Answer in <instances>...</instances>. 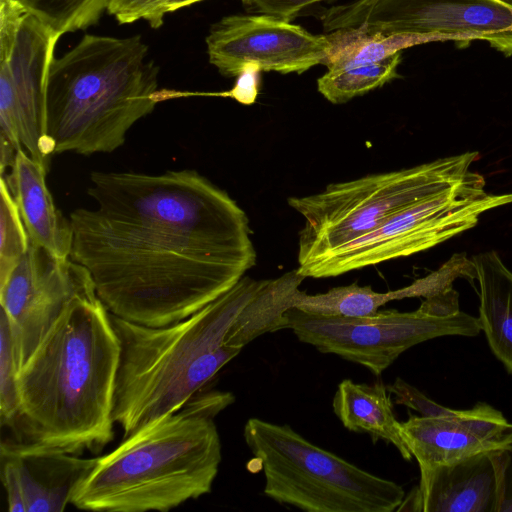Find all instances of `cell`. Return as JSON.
<instances>
[{"label":"cell","instance_id":"obj_1","mask_svg":"<svg viewBox=\"0 0 512 512\" xmlns=\"http://www.w3.org/2000/svg\"><path fill=\"white\" fill-rule=\"evenodd\" d=\"M94 206L70 213V258L110 314L164 327L230 290L255 265L246 213L195 170L90 175Z\"/></svg>","mask_w":512,"mask_h":512},{"label":"cell","instance_id":"obj_2","mask_svg":"<svg viewBox=\"0 0 512 512\" xmlns=\"http://www.w3.org/2000/svg\"><path fill=\"white\" fill-rule=\"evenodd\" d=\"M120 343L94 285L76 294L18 373L15 440L79 455L113 440Z\"/></svg>","mask_w":512,"mask_h":512},{"label":"cell","instance_id":"obj_3","mask_svg":"<svg viewBox=\"0 0 512 512\" xmlns=\"http://www.w3.org/2000/svg\"><path fill=\"white\" fill-rule=\"evenodd\" d=\"M230 392H198L178 411L122 439L73 488L70 504L109 512L169 511L212 490L221 463L216 416Z\"/></svg>","mask_w":512,"mask_h":512},{"label":"cell","instance_id":"obj_4","mask_svg":"<svg viewBox=\"0 0 512 512\" xmlns=\"http://www.w3.org/2000/svg\"><path fill=\"white\" fill-rule=\"evenodd\" d=\"M265 282L243 276L193 315L164 327L110 314L120 343L112 415L122 439L178 411L241 352L226 342L227 334Z\"/></svg>","mask_w":512,"mask_h":512},{"label":"cell","instance_id":"obj_5","mask_svg":"<svg viewBox=\"0 0 512 512\" xmlns=\"http://www.w3.org/2000/svg\"><path fill=\"white\" fill-rule=\"evenodd\" d=\"M141 36L85 34L53 58L45 92V132L54 154L84 156L121 147L158 103L159 68Z\"/></svg>","mask_w":512,"mask_h":512},{"label":"cell","instance_id":"obj_6","mask_svg":"<svg viewBox=\"0 0 512 512\" xmlns=\"http://www.w3.org/2000/svg\"><path fill=\"white\" fill-rule=\"evenodd\" d=\"M478 158L477 151H468L290 197L289 206L305 220L299 232L298 268L374 230L401 209L468 179Z\"/></svg>","mask_w":512,"mask_h":512},{"label":"cell","instance_id":"obj_7","mask_svg":"<svg viewBox=\"0 0 512 512\" xmlns=\"http://www.w3.org/2000/svg\"><path fill=\"white\" fill-rule=\"evenodd\" d=\"M249 450L260 462L264 493L308 512H392L405 492L309 442L289 425L250 418L243 430Z\"/></svg>","mask_w":512,"mask_h":512},{"label":"cell","instance_id":"obj_8","mask_svg":"<svg viewBox=\"0 0 512 512\" xmlns=\"http://www.w3.org/2000/svg\"><path fill=\"white\" fill-rule=\"evenodd\" d=\"M511 203L512 193L486 192L483 175L475 171L454 187L401 209L374 230L296 269L304 277L326 278L406 257L473 228L485 212Z\"/></svg>","mask_w":512,"mask_h":512},{"label":"cell","instance_id":"obj_9","mask_svg":"<svg viewBox=\"0 0 512 512\" xmlns=\"http://www.w3.org/2000/svg\"><path fill=\"white\" fill-rule=\"evenodd\" d=\"M325 32L418 34L467 46L485 41L512 56V0H352L319 15Z\"/></svg>","mask_w":512,"mask_h":512},{"label":"cell","instance_id":"obj_10","mask_svg":"<svg viewBox=\"0 0 512 512\" xmlns=\"http://www.w3.org/2000/svg\"><path fill=\"white\" fill-rule=\"evenodd\" d=\"M284 329H291L303 343L322 353L358 363L379 376L409 348L442 336H477L479 319L468 313L439 317L419 308L411 312L377 311L367 316H326L291 308L284 316Z\"/></svg>","mask_w":512,"mask_h":512},{"label":"cell","instance_id":"obj_11","mask_svg":"<svg viewBox=\"0 0 512 512\" xmlns=\"http://www.w3.org/2000/svg\"><path fill=\"white\" fill-rule=\"evenodd\" d=\"M61 34L12 0H0V88L16 104L23 149L48 168L54 154L45 132V92Z\"/></svg>","mask_w":512,"mask_h":512},{"label":"cell","instance_id":"obj_12","mask_svg":"<svg viewBox=\"0 0 512 512\" xmlns=\"http://www.w3.org/2000/svg\"><path fill=\"white\" fill-rule=\"evenodd\" d=\"M209 62L220 74L236 77L245 67L262 72L301 74L325 64L331 42L300 25L264 14H236L214 23L206 37Z\"/></svg>","mask_w":512,"mask_h":512},{"label":"cell","instance_id":"obj_13","mask_svg":"<svg viewBox=\"0 0 512 512\" xmlns=\"http://www.w3.org/2000/svg\"><path fill=\"white\" fill-rule=\"evenodd\" d=\"M93 285L84 267L30 241L27 252L0 281L1 310L10 323L19 371L68 302Z\"/></svg>","mask_w":512,"mask_h":512},{"label":"cell","instance_id":"obj_14","mask_svg":"<svg viewBox=\"0 0 512 512\" xmlns=\"http://www.w3.org/2000/svg\"><path fill=\"white\" fill-rule=\"evenodd\" d=\"M399 429L419 468L450 464L512 442V423L485 402L446 416L410 415Z\"/></svg>","mask_w":512,"mask_h":512},{"label":"cell","instance_id":"obj_15","mask_svg":"<svg viewBox=\"0 0 512 512\" xmlns=\"http://www.w3.org/2000/svg\"><path fill=\"white\" fill-rule=\"evenodd\" d=\"M1 479L10 512H61L96 457L19 441L1 442Z\"/></svg>","mask_w":512,"mask_h":512},{"label":"cell","instance_id":"obj_16","mask_svg":"<svg viewBox=\"0 0 512 512\" xmlns=\"http://www.w3.org/2000/svg\"><path fill=\"white\" fill-rule=\"evenodd\" d=\"M490 452L446 465L420 468L419 486L408 495L412 510L495 512L497 479Z\"/></svg>","mask_w":512,"mask_h":512},{"label":"cell","instance_id":"obj_17","mask_svg":"<svg viewBox=\"0 0 512 512\" xmlns=\"http://www.w3.org/2000/svg\"><path fill=\"white\" fill-rule=\"evenodd\" d=\"M48 168L23 148L4 176L30 241L59 259H68L72 247L69 219L56 207L46 183Z\"/></svg>","mask_w":512,"mask_h":512},{"label":"cell","instance_id":"obj_18","mask_svg":"<svg viewBox=\"0 0 512 512\" xmlns=\"http://www.w3.org/2000/svg\"><path fill=\"white\" fill-rule=\"evenodd\" d=\"M479 284V322L495 357L512 375V271L495 251L469 261Z\"/></svg>","mask_w":512,"mask_h":512},{"label":"cell","instance_id":"obj_19","mask_svg":"<svg viewBox=\"0 0 512 512\" xmlns=\"http://www.w3.org/2000/svg\"><path fill=\"white\" fill-rule=\"evenodd\" d=\"M332 407L343 426L353 432L367 433L373 441L381 439L396 447L405 460L412 455L399 429L390 393L382 383L373 385L344 379L334 394Z\"/></svg>","mask_w":512,"mask_h":512},{"label":"cell","instance_id":"obj_20","mask_svg":"<svg viewBox=\"0 0 512 512\" xmlns=\"http://www.w3.org/2000/svg\"><path fill=\"white\" fill-rule=\"evenodd\" d=\"M305 278L295 269L266 280L230 327L226 342L243 348L266 332L284 329L285 313L293 308L294 296Z\"/></svg>","mask_w":512,"mask_h":512},{"label":"cell","instance_id":"obj_21","mask_svg":"<svg viewBox=\"0 0 512 512\" xmlns=\"http://www.w3.org/2000/svg\"><path fill=\"white\" fill-rule=\"evenodd\" d=\"M427 293L426 279L388 292H376L371 286H359L357 283H352L315 295L298 290L294 296L293 308L326 316H367L376 313L381 306L389 301L420 295L426 296Z\"/></svg>","mask_w":512,"mask_h":512},{"label":"cell","instance_id":"obj_22","mask_svg":"<svg viewBox=\"0 0 512 512\" xmlns=\"http://www.w3.org/2000/svg\"><path fill=\"white\" fill-rule=\"evenodd\" d=\"M331 47L325 61L328 70L385 60L403 49L433 42L418 34L371 33L359 28H344L327 33Z\"/></svg>","mask_w":512,"mask_h":512},{"label":"cell","instance_id":"obj_23","mask_svg":"<svg viewBox=\"0 0 512 512\" xmlns=\"http://www.w3.org/2000/svg\"><path fill=\"white\" fill-rule=\"evenodd\" d=\"M400 62L401 52L379 62L330 69L318 78L317 89L329 102L342 104L397 78Z\"/></svg>","mask_w":512,"mask_h":512},{"label":"cell","instance_id":"obj_24","mask_svg":"<svg viewBox=\"0 0 512 512\" xmlns=\"http://www.w3.org/2000/svg\"><path fill=\"white\" fill-rule=\"evenodd\" d=\"M59 34L97 24L110 0H12Z\"/></svg>","mask_w":512,"mask_h":512},{"label":"cell","instance_id":"obj_25","mask_svg":"<svg viewBox=\"0 0 512 512\" xmlns=\"http://www.w3.org/2000/svg\"><path fill=\"white\" fill-rule=\"evenodd\" d=\"M30 238L4 176L0 178V281L24 256Z\"/></svg>","mask_w":512,"mask_h":512},{"label":"cell","instance_id":"obj_26","mask_svg":"<svg viewBox=\"0 0 512 512\" xmlns=\"http://www.w3.org/2000/svg\"><path fill=\"white\" fill-rule=\"evenodd\" d=\"M0 339V418L2 426L11 429L18 418L20 409L17 384L19 367L10 323L2 310Z\"/></svg>","mask_w":512,"mask_h":512},{"label":"cell","instance_id":"obj_27","mask_svg":"<svg viewBox=\"0 0 512 512\" xmlns=\"http://www.w3.org/2000/svg\"><path fill=\"white\" fill-rule=\"evenodd\" d=\"M168 0H110L107 12L120 24L145 19L152 28L163 24Z\"/></svg>","mask_w":512,"mask_h":512},{"label":"cell","instance_id":"obj_28","mask_svg":"<svg viewBox=\"0 0 512 512\" xmlns=\"http://www.w3.org/2000/svg\"><path fill=\"white\" fill-rule=\"evenodd\" d=\"M387 390L390 394L394 395V402L396 404L413 409L420 413L421 416L440 417L451 415L455 411V409L436 403L401 378H396L391 385L387 386Z\"/></svg>","mask_w":512,"mask_h":512},{"label":"cell","instance_id":"obj_29","mask_svg":"<svg viewBox=\"0 0 512 512\" xmlns=\"http://www.w3.org/2000/svg\"><path fill=\"white\" fill-rule=\"evenodd\" d=\"M497 479L495 512H512V442L490 452Z\"/></svg>","mask_w":512,"mask_h":512},{"label":"cell","instance_id":"obj_30","mask_svg":"<svg viewBox=\"0 0 512 512\" xmlns=\"http://www.w3.org/2000/svg\"><path fill=\"white\" fill-rule=\"evenodd\" d=\"M325 0H241L245 10L291 21L302 10Z\"/></svg>","mask_w":512,"mask_h":512},{"label":"cell","instance_id":"obj_31","mask_svg":"<svg viewBox=\"0 0 512 512\" xmlns=\"http://www.w3.org/2000/svg\"><path fill=\"white\" fill-rule=\"evenodd\" d=\"M261 72V69L256 66H247L236 76L235 83L230 90L220 93L197 94L229 97L241 104L251 105L259 94Z\"/></svg>","mask_w":512,"mask_h":512},{"label":"cell","instance_id":"obj_32","mask_svg":"<svg viewBox=\"0 0 512 512\" xmlns=\"http://www.w3.org/2000/svg\"><path fill=\"white\" fill-rule=\"evenodd\" d=\"M419 309L433 316L454 315L460 311L458 293L452 288L438 289L426 296Z\"/></svg>","mask_w":512,"mask_h":512},{"label":"cell","instance_id":"obj_33","mask_svg":"<svg viewBox=\"0 0 512 512\" xmlns=\"http://www.w3.org/2000/svg\"><path fill=\"white\" fill-rule=\"evenodd\" d=\"M203 0H168L165 6V13L173 12L181 8L187 7L191 4L200 2Z\"/></svg>","mask_w":512,"mask_h":512}]
</instances>
